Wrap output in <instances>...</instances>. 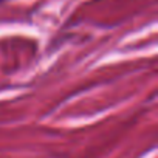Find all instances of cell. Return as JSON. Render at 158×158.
<instances>
[{"mask_svg":"<svg viewBox=\"0 0 158 158\" xmlns=\"http://www.w3.org/2000/svg\"><path fill=\"white\" fill-rule=\"evenodd\" d=\"M0 3H2V0H0Z\"/></svg>","mask_w":158,"mask_h":158,"instance_id":"1","label":"cell"}]
</instances>
